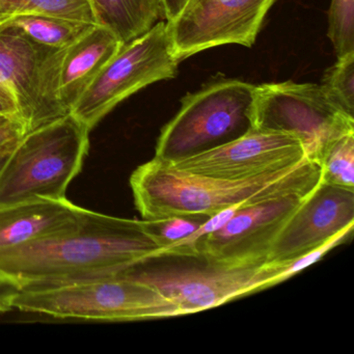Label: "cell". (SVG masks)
<instances>
[{
	"instance_id": "cell-11",
	"label": "cell",
	"mask_w": 354,
	"mask_h": 354,
	"mask_svg": "<svg viewBox=\"0 0 354 354\" xmlns=\"http://www.w3.org/2000/svg\"><path fill=\"white\" fill-rule=\"evenodd\" d=\"M306 158L304 145L294 134L252 128L227 144L167 162L196 175L242 180L295 167Z\"/></svg>"
},
{
	"instance_id": "cell-3",
	"label": "cell",
	"mask_w": 354,
	"mask_h": 354,
	"mask_svg": "<svg viewBox=\"0 0 354 354\" xmlns=\"http://www.w3.org/2000/svg\"><path fill=\"white\" fill-rule=\"evenodd\" d=\"M90 132L71 113L26 132L0 171V207L67 198L88 155Z\"/></svg>"
},
{
	"instance_id": "cell-16",
	"label": "cell",
	"mask_w": 354,
	"mask_h": 354,
	"mask_svg": "<svg viewBox=\"0 0 354 354\" xmlns=\"http://www.w3.org/2000/svg\"><path fill=\"white\" fill-rule=\"evenodd\" d=\"M98 24L130 42L163 19L161 0H88Z\"/></svg>"
},
{
	"instance_id": "cell-17",
	"label": "cell",
	"mask_w": 354,
	"mask_h": 354,
	"mask_svg": "<svg viewBox=\"0 0 354 354\" xmlns=\"http://www.w3.org/2000/svg\"><path fill=\"white\" fill-rule=\"evenodd\" d=\"M94 24L49 15H24L0 24V28H12L47 48L59 49L77 40Z\"/></svg>"
},
{
	"instance_id": "cell-20",
	"label": "cell",
	"mask_w": 354,
	"mask_h": 354,
	"mask_svg": "<svg viewBox=\"0 0 354 354\" xmlns=\"http://www.w3.org/2000/svg\"><path fill=\"white\" fill-rule=\"evenodd\" d=\"M320 86L337 109L354 118V51L337 57L335 65L325 71Z\"/></svg>"
},
{
	"instance_id": "cell-25",
	"label": "cell",
	"mask_w": 354,
	"mask_h": 354,
	"mask_svg": "<svg viewBox=\"0 0 354 354\" xmlns=\"http://www.w3.org/2000/svg\"><path fill=\"white\" fill-rule=\"evenodd\" d=\"M190 1L192 0H161L163 19L167 22L174 21L183 13Z\"/></svg>"
},
{
	"instance_id": "cell-19",
	"label": "cell",
	"mask_w": 354,
	"mask_h": 354,
	"mask_svg": "<svg viewBox=\"0 0 354 354\" xmlns=\"http://www.w3.org/2000/svg\"><path fill=\"white\" fill-rule=\"evenodd\" d=\"M321 182L354 190V133L333 140L318 160Z\"/></svg>"
},
{
	"instance_id": "cell-27",
	"label": "cell",
	"mask_w": 354,
	"mask_h": 354,
	"mask_svg": "<svg viewBox=\"0 0 354 354\" xmlns=\"http://www.w3.org/2000/svg\"><path fill=\"white\" fill-rule=\"evenodd\" d=\"M17 144L18 142H15V144L9 145V146L3 147V148H0V171L5 167L8 159L11 156L12 152H13L15 147L17 146Z\"/></svg>"
},
{
	"instance_id": "cell-24",
	"label": "cell",
	"mask_w": 354,
	"mask_h": 354,
	"mask_svg": "<svg viewBox=\"0 0 354 354\" xmlns=\"http://www.w3.org/2000/svg\"><path fill=\"white\" fill-rule=\"evenodd\" d=\"M19 291V288L16 287L14 283L0 277V313L14 310V299Z\"/></svg>"
},
{
	"instance_id": "cell-26",
	"label": "cell",
	"mask_w": 354,
	"mask_h": 354,
	"mask_svg": "<svg viewBox=\"0 0 354 354\" xmlns=\"http://www.w3.org/2000/svg\"><path fill=\"white\" fill-rule=\"evenodd\" d=\"M0 115L19 119L15 102H14L12 97L1 86H0Z\"/></svg>"
},
{
	"instance_id": "cell-18",
	"label": "cell",
	"mask_w": 354,
	"mask_h": 354,
	"mask_svg": "<svg viewBox=\"0 0 354 354\" xmlns=\"http://www.w3.org/2000/svg\"><path fill=\"white\" fill-rule=\"evenodd\" d=\"M24 15H49L98 24L88 0H0V24Z\"/></svg>"
},
{
	"instance_id": "cell-21",
	"label": "cell",
	"mask_w": 354,
	"mask_h": 354,
	"mask_svg": "<svg viewBox=\"0 0 354 354\" xmlns=\"http://www.w3.org/2000/svg\"><path fill=\"white\" fill-rule=\"evenodd\" d=\"M208 215L186 214L176 215L167 218L154 219L147 221L149 231L160 246L158 258L167 248L181 243L196 233L203 223L209 218ZM157 259V258H156Z\"/></svg>"
},
{
	"instance_id": "cell-10",
	"label": "cell",
	"mask_w": 354,
	"mask_h": 354,
	"mask_svg": "<svg viewBox=\"0 0 354 354\" xmlns=\"http://www.w3.org/2000/svg\"><path fill=\"white\" fill-rule=\"evenodd\" d=\"M308 194L241 207L221 229L196 242V258L234 266L266 262L277 236Z\"/></svg>"
},
{
	"instance_id": "cell-14",
	"label": "cell",
	"mask_w": 354,
	"mask_h": 354,
	"mask_svg": "<svg viewBox=\"0 0 354 354\" xmlns=\"http://www.w3.org/2000/svg\"><path fill=\"white\" fill-rule=\"evenodd\" d=\"M50 49L16 28H0V86L15 102L26 132L62 118L43 86V65Z\"/></svg>"
},
{
	"instance_id": "cell-4",
	"label": "cell",
	"mask_w": 354,
	"mask_h": 354,
	"mask_svg": "<svg viewBox=\"0 0 354 354\" xmlns=\"http://www.w3.org/2000/svg\"><path fill=\"white\" fill-rule=\"evenodd\" d=\"M13 308L86 320L138 321L181 316L178 306L158 290L122 274L20 290Z\"/></svg>"
},
{
	"instance_id": "cell-1",
	"label": "cell",
	"mask_w": 354,
	"mask_h": 354,
	"mask_svg": "<svg viewBox=\"0 0 354 354\" xmlns=\"http://www.w3.org/2000/svg\"><path fill=\"white\" fill-rule=\"evenodd\" d=\"M159 252L145 219L82 208L71 229L0 250V277L19 290L69 285L117 274Z\"/></svg>"
},
{
	"instance_id": "cell-2",
	"label": "cell",
	"mask_w": 354,
	"mask_h": 354,
	"mask_svg": "<svg viewBox=\"0 0 354 354\" xmlns=\"http://www.w3.org/2000/svg\"><path fill=\"white\" fill-rule=\"evenodd\" d=\"M320 182V167L308 158L274 173L223 180L179 171L154 157L130 178L136 209L146 221L186 214L212 216L231 207L308 194Z\"/></svg>"
},
{
	"instance_id": "cell-8",
	"label": "cell",
	"mask_w": 354,
	"mask_h": 354,
	"mask_svg": "<svg viewBox=\"0 0 354 354\" xmlns=\"http://www.w3.org/2000/svg\"><path fill=\"white\" fill-rule=\"evenodd\" d=\"M250 121L252 129L297 136L306 157L317 165L330 142L354 133V118L337 109L321 86L308 82L256 86Z\"/></svg>"
},
{
	"instance_id": "cell-13",
	"label": "cell",
	"mask_w": 354,
	"mask_h": 354,
	"mask_svg": "<svg viewBox=\"0 0 354 354\" xmlns=\"http://www.w3.org/2000/svg\"><path fill=\"white\" fill-rule=\"evenodd\" d=\"M124 43L106 26L94 24L64 48L50 49L43 65V86L53 109L69 115L107 62Z\"/></svg>"
},
{
	"instance_id": "cell-5",
	"label": "cell",
	"mask_w": 354,
	"mask_h": 354,
	"mask_svg": "<svg viewBox=\"0 0 354 354\" xmlns=\"http://www.w3.org/2000/svg\"><path fill=\"white\" fill-rule=\"evenodd\" d=\"M254 88L250 82L223 80L184 96L179 111L161 130L155 158L179 160L250 131Z\"/></svg>"
},
{
	"instance_id": "cell-9",
	"label": "cell",
	"mask_w": 354,
	"mask_h": 354,
	"mask_svg": "<svg viewBox=\"0 0 354 354\" xmlns=\"http://www.w3.org/2000/svg\"><path fill=\"white\" fill-rule=\"evenodd\" d=\"M275 0H192L167 22L174 57L181 62L223 45L252 47Z\"/></svg>"
},
{
	"instance_id": "cell-23",
	"label": "cell",
	"mask_w": 354,
	"mask_h": 354,
	"mask_svg": "<svg viewBox=\"0 0 354 354\" xmlns=\"http://www.w3.org/2000/svg\"><path fill=\"white\" fill-rule=\"evenodd\" d=\"M26 133V128L19 119L0 115V148L19 142Z\"/></svg>"
},
{
	"instance_id": "cell-15",
	"label": "cell",
	"mask_w": 354,
	"mask_h": 354,
	"mask_svg": "<svg viewBox=\"0 0 354 354\" xmlns=\"http://www.w3.org/2000/svg\"><path fill=\"white\" fill-rule=\"evenodd\" d=\"M82 208L65 200H35L0 207V250L67 231Z\"/></svg>"
},
{
	"instance_id": "cell-6",
	"label": "cell",
	"mask_w": 354,
	"mask_h": 354,
	"mask_svg": "<svg viewBox=\"0 0 354 354\" xmlns=\"http://www.w3.org/2000/svg\"><path fill=\"white\" fill-rule=\"evenodd\" d=\"M196 261L155 264L148 260L117 274L152 286L171 300L181 315L201 313L283 281L279 263L234 266L202 258Z\"/></svg>"
},
{
	"instance_id": "cell-22",
	"label": "cell",
	"mask_w": 354,
	"mask_h": 354,
	"mask_svg": "<svg viewBox=\"0 0 354 354\" xmlns=\"http://www.w3.org/2000/svg\"><path fill=\"white\" fill-rule=\"evenodd\" d=\"M327 35L337 57L354 51V0H331Z\"/></svg>"
},
{
	"instance_id": "cell-7",
	"label": "cell",
	"mask_w": 354,
	"mask_h": 354,
	"mask_svg": "<svg viewBox=\"0 0 354 354\" xmlns=\"http://www.w3.org/2000/svg\"><path fill=\"white\" fill-rule=\"evenodd\" d=\"M180 62L174 57L167 21L130 42L107 62L71 111L92 131L120 103L138 91L177 75Z\"/></svg>"
},
{
	"instance_id": "cell-12",
	"label": "cell",
	"mask_w": 354,
	"mask_h": 354,
	"mask_svg": "<svg viewBox=\"0 0 354 354\" xmlns=\"http://www.w3.org/2000/svg\"><path fill=\"white\" fill-rule=\"evenodd\" d=\"M354 190L320 183L304 198L273 243L266 262L306 256L344 232L353 231Z\"/></svg>"
}]
</instances>
